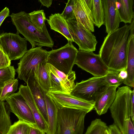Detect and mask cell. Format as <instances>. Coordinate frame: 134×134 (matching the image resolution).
Here are the masks:
<instances>
[{
  "label": "cell",
  "mask_w": 134,
  "mask_h": 134,
  "mask_svg": "<svg viewBox=\"0 0 134 134\" xmlns=\"http://www.w3.org/2000/svg\"><path fill=\"white\" fill-rule=\"evenodd\" d=\"M129 32V25L126 24L104 37L99 55L109 70L119 72L126 69L127 44Z\"/></svg>",
  "instance_id": "1"
},
{
  "label": "cell",
  "mask_w": 134,
  "mask_h": 134,
  "mask_svg": "<svg viewBox=\"0 0 134 134\" xmlns=\"http://www.w3.org/2000/svg\"><path fill=\"white\" fill-rule=\"evenodd\" d=\"M9 16L16 28V34L23 35L26 41L30 43L32 48L36 46L41 47H53L54 42L46 26L42 31L37 29L31 23L28 13L24 11L12 13Z\"/></svg>",
  "instance_id": "2"
},
{
  "label": "cell",
  "mask_w": 134,
  "mask_h": 134,
  "mask_svg": "<svg viewBox=\"0 0 134 134\" xmlns=\"http://www.w3.org/2000/svg\"><path fill=\"white\" fill-rule=\"evenodd\" d=\"M87 113L72 109H58L56 134H83Z\"/></svg>",
  "instance_id": "3"
},
{
  "label": "cell",
  "mask_w": 134,
  "mask_h": 134,
  "mask_svg": "<svg viewBox=\"0 0 134 134\" xmlns=\"http://www.w3.org/2000/svg\"><path fill=\"white\" fill-rule=\"evenodd\" d=\"M48 53L46 50L38 47L27 50L18 64L16 71L18 78L26 83L29 78L34 76L38 64L46 63Z\"/></svg>",
  "instance_id": "4"
},
{
  "label": "cell",
  "mask_w": 134,
  "mask_h": 134,
  "mask_svg": "<svg viewBox=\"0 0 134 134\" xmlns=\"http://www.w3.org/2000/svg\"><path fill=\"white\" fill-rule=\"evenodd\" d=\"M78 51L72 42L68 41L63 47L48 52L46 63L67 75L72 71Z\"/></svg>",
  "instance_id": "5"
},
{
  "label": "cell",
  "mask_w": 134,
  "mask_h": 134,
  "mask_svg": "<svg viewBox=\"0 0 134 134\" xmlns=\"http://www.w3.org/2000/svg\"><path fill=\"white\" fill-rule=\"evenodd\" d=\"M0 47L11 61L20 59L27 51L26 40L16 33L0 34Z\"/></svg>",
  "instance_id": "6"
},
{
  "label": "cell",
  "mask_w": 134,
  "mask_h": 134,
  "mask_svg": "<svg viewBox=\"0 0 134 134\" xmlns=\"http://www.w3.org/2000/svg\"><path fill=\"white\" fill-rule=\"evenodd\" d=\"M94 77L105 76L109 70L99 54L78 51L75 64Z\"/></svg>",
  "instance_id": "7"
},
{
  "label": "cell",
  "mask_w": 134,
  "mask_h": 134,
  "mask_svg": "<svg viewBox=\"0 0 134 134\" xmlns=\"http://www.w3.org/2000/svg\"><path fill=\"white\" fill-rule=\"evenodd\" d=\"M105 85V76H94L76 82L70 94L84 100L94 101L97 93Z\"/></svg>",
  "instance_id": "8"
},
{
  "label": "cell",
  "mask_w": 134,
  "mask_h": 134,
  "mask_svg": "<svg viewBox=\"0 0 134 134\" xmlns=\"http://www.w3.org/2000/svg\"><path fill=\"white\" fill-rule=\"evenodd\" d=\"M67 22L74 42L78 46L79 51H95L97 43L95 36L78 23L75 19Z\"/></svg>",
  "instance_id": "9"
},
{
  "label": "cell",
  "mask_w": 134,
  "mask_h": 134,
  "mask_svg": "<svg viewBox=\"0 0 134 134\" xmlns=\"http://www.w3.org/2000/svg\"><path fill=\"white\" fill-rule=\"evenodd\" d=\"M46 94L53 100L58 109L67 108L82 110L87 113L94 108V101H88L70 94L48 92Z\"/></svg>",
  "instance_id": "10"
},
{
  "label": "cell",
  "mask_w": 134,
  "mask_h": 134,
  "mask_svg": "<svg viewBox=\"0 0 134 134\" xmlns=\"http://www.w3.org/2000/svg\"><path fill=\"white\" fill-rule=\"evenodd\" d=\"M11 112L13 113L19 120L36 125V123L31 109L26 101L19 92L11 95L5 99Z\"/></svg>",
  "instance_id": "11"
},
{
  "label": "cell",
  "mask_w": 134,
  "mask_h": 134,
  "mask_svg": "<svg viewBox=\"0 0 134 134\" xmlns=\"http://www.w3.org/2000/svg\"><path fill=\"white\" fill-rule=\"evenodd\" d=\"M118 87L104 86L97 93L94 109L98 115H101L107 113L115 99Z\"/></svg>",
  "instance_id": "12"
},
{
  "label": "cell",
  "mask_w": 134,
  "mask_h": 134,
  "mask_svg": "<svg viewBox=\"0 0 134 134\" xmlns=\"http://www.w3.org/2000/svg\"><path fill=\"white\" fill-rule=\"evenodd\" d=\"M74 12L75 19L78 23L91 32L94 31L91 11L85 0H76Z\"/></svg>",
  "instance_id": "13"
},
{
  "label": "cell",
  "mask_w": 134,
  "mask_h": 134,
  "mask_svg": "<svg viewBox=\"0 0 134 134\" xmlns=\"http://www.w3.org/2000/svg\"><path fill=\"white\" fill-rule=\"evenodd\" d=\"M106 32L108 34L119 28L120 20L116 0H102Z\"/></svg>",
  "instance_id": "14"
},
{
  "label": "cell",
  "mask_w": 134,
  "mask_h": 134,
  "mask_svg": "<svg viewBox=\"0 0 134 134\" xmlns=\"http://www.w3.org/2000/svg\"><path fill=\"white\" fill-rule=\"evenodd\" d=\"M18 92L24 98L30 108L36 126L46 133L48 129V124L37 106L29 87L27 86L21 85Z\"/></svg>",
  "instance_id": "15"
},
{
  "label": "cell",
  "mask_w": 134,
  "mask_h": 134,
  "mask_svg": "<svg viewBox=\"0 0 134 134\" xmlns=\"http://www.w3.org/2000/svg\"><path fill=\"white\" fill-rule=\"evenodd\" d=\"M26 83L37 106L48 124V119L45 98L46 92L39 85L34 76L29 78Z\"/></svg>",
  "instance_id": "16"
},
{
  "label": "cell",
  "mask_w": 134,
  "mask_h": 134,
  "mask_svg": "<svg viewBox=\"0 0 134 134\" xmlns=\"http://www.w3.org/2000/svg\"><path fill=\"white\" fill-rule=\"evenodd\" d=\"M127 61L126 69L127 77L123 83L126 86H134V34L130 33L127 44Z\"/></svg>",
  "instance_id": "17"
},
{
  "label": "cell",
  "mask_w": 134,
  "mask_h": 134,
  "mask_svg": "<svg viewBox=\"0 0 134 134\" xmlns=\"http://www.w3.org/2000/svg\"><path fill=\"white\" fill-rule=\"evenodd\" d=\"M46 20L51 29L62 34L68 41L74 42L67 22L60 14H52Z\"/></svg>",
  "instance_id": "18"
},
{
  "label": "cell",
  "mask_w": 134,
  "mask_h": 134,
  "mask_svg": "<svg viewBox=\"0 0 134 134\" xmlns=\"http://www.w3.org/2000/svg\"><path fill=\"white\" fill-rule=\"evenodd\" d=\"M48 119V130L46 134H56L58 122V108L52 99L45 94Z\"/></svg>",
  "instance_id": "19"
},
{
  "label": "cell",
  "mask_w": 134,
  "mask_h": 134,
  "mask_svg": "<svg viewBox=\"0 0 134 134\" xmlns=\"http://www.w3.org/2000/svg\"><path fill=\"white\" fill-rule=\"evenodd\" d=\"M90 8L95 25L99 28L105 23L104 13L102 0H85Z\"/></svg>",
  "instance_id": "20"
},
{
  "label": "cell",
  "mask_w": 134,
  "mask_h": 134,
  "mask_svg": "<svg viewBox=\"0 0 134 134\" xmlns=\"http://www.w3.org/2000/svg\"><path fill=\"white\" fill-rule=\"evenodd\" d=\"M121 22L130 24L134 18L133 0H116Z\"/></svg>",
  "instance_id": "21"
},
{
  "label": "cell",
  "mask_w": 134,
  "mask_h": 134,
  "mask_svg": "<svg viewBox=\"0 0 134 134\" xmlns=\"http://www.w3.org/2000/svg\"><path fill=\"white\" fill-rule=\"evenodd\" d=\"M47 68L50 70L64 84L69 92L70 93L75 86L76 79L75 71H72L67 75L61 72L50 64L46 63Z\"/></svg>",
  "instance_id": "22"
},
{
  "label": "cell",
  "mask_w": 134,
  "mask_h": 134,
  "mask_svg": "<svg viewBox=\"0 0 134 134\" xmlns=\"http://www.w3.org/2000/svg\"><path fill=\"white\" fill-rule=\"evenodd\" d=\"M10 110L7 102L0 100V133L6 134L12 125Z\"/></svg>",
  "instance_id": "23"
},
{
  "label": "cell",
  "mask_w": 134,
  "mask_h": 134,
  "mask_svg": "<svg viewBox=\"0 0 134 134\" xmlns=\"http://www.w3.org/2000/svg\"><path fill=\"white\" fill-rule=\"evenodd\" d=\"M46 63H41L38 64L34 76L41 87L47 93L49 91L50 82Z\"/></svg>",
  "instance_id": "24"
},
{
  "label": "cell",
  "mask_w": 134,
  "mask_h": 134,
  "mask_svg": "<svg viewBox=\"0 0 134 134\" xmlns=\"http://www.w3.org/2000/svg\"><path fill=\"white\" fill-rule=\"evenodd\" d=\"M28 14L32 24L37 29L42 31L46 26L44 22L47 19L44 10L34 11Z\"/></svg>",
  "instance_id": "25"
},
{
  "label": "cell",
  "mask_w": 134,
  "mask_h": 134,
  "mask_svg": "<svg viewBox=\"0 0 134 134\" xmlns=\"http://www.w3.org/2000/svg\"><path fill=\"white\" fill-rule=\"evenodd\" d=\"M46 68L49 75L50 82L49 92L70 94L64 84L50 70L47 68Z\"/></svg>",
  "instance_id": "26"
},
{
  "label": "cell",
  "mask_w": 134,
  "mask_h": 134,
  "mask_svg": "<svg viewBox=\"0 0 134 134\" xmlns=\"http://www.w3.org/2000/svg\"><path fill=\"white\" fill-rule=\"evenodd\" d=\"M31 125L19 120L11 125L6 134H29Z\"/></svg>",
  "instance_id": "27"
},
{
  "label": "cell",
  "mask_w": 134,
  "mask_h": 134,
  "mask_svg": "<svg viewBox=\"0 0 134 134\" xmlns=\"http://www.w3.org/2000/svg\"><path fill=\"white\" fill-rule=\"evenodd\" d=\"M15 72L14 66L11 65L0 69V88L15 79Z\"/></svg>",
  "instance_id": "28"
},
{
  "label": "cell",
  "mask_w": 134,
  "mask_h": 134,
  "mask_svg": "<svg viewBox=\"0 0 134 134\" xmlns=\"http://www.w3.org/2000/svg\"><path fill=\"white\" fill-rule=\"evenodd\" d=\"M108 126L105 122L99 119L92 121L85 134H103Z\"/></svg>",
  "instance_id": "29"
},
{
  "label": "cell",
  "mask_w": 134,
  "mask_h": 134,
  "mask_svg": "<svg viewBox=\"0 0 134 134\" xmlns=\"http://www.w3.org/2000/svg\"><path fill=\"white\" fill-rule=\"evenodd\" d=\"M18 81L16 79L5 84L2 87L0 95V100L4 101L6 98L15 93L18 88Z\"/></svg>",
  "instance_id": "30"
},
{
  "label": "cell",
  "mask_w": 134,
  "mask_h": 134,
  "mask_svg": "<svg viewBox=\"0 0 134 134\" xmlns=\"http://www.w3.org/2000/svg\"><path fill=\"white\" fill-rule=\"evenodd\" d=\"M119 72L109 70L105 76V86H116L118 87L123 82L124 80L119 77Z\"/></svg>",
  "instance_id": "31"
},
{
  "label": "cell",
  "mask_w": 134,
  "mask_h": 134,
  "mask_svg": "<svg viewBox=\"0 0 134 134\" xmlns=\"http://www.w3.org/2000/svg\"><path fill=\"white\" fill-rule=\"evenodd\" d=\"M76 0L68 1L64 10L61 14L67 21L75 19L74 9Z\"/></svg>",
  "instance_id": "32"
},
{
  "label": "cell",
  "mask_w": 134,
  "mask_h": 134,
  "mask_svg": "<svg viewBox=\"0 0 134 134\" xmlns=\"http://www.w3.org/2000/svg\"><path fill=\"white\" fill-rule=\"evenodd\" d=\"M11 64V61L0 48V69L9 66Z\"/></svg>",
  "instance_id": "33"
},
{
  "label": "cell",
  "mask_w": 134,
  "mask_h": 134,
  "mask_svg": "<svg viewBox=\"0 0 134 134\" xmlns=\"http://www.w3.org/2000/svg\"><path fill=\"white\" fill-rule=\"evenodd\" d=\"M9 10L7 7L0 12V22L2 23L4 20L7 17L9 16Z\"/></svg>",
  "instance_id": "34"
},
{
  "label": "cell",
  "mask_w": 134,
  "mask_h": 134,
  "mask_svg": "<svg viewBox=\"0 0 134 134\" xmlns=\"http://www.w3.org/2000/svg\"><path fill=\"white\" fill-rule=\"evenodd\" d=\"M107 130L109 134H122V133L116 126L114 123L108 127Z\"/></svg>",
  "instance_id": "35"
},
{
  "label": "cell",
  "mask_w": 134,
  "mask_h": 134,
  "mask_svg": "<svg viewBox=\"0 0 134 134\" xmlns=\"http://www.w3.org/2000/svg\"><path fill=\"white\" fill-rule=\"evenodd\" d=\"M29 134H46V133L38 128L36 126L31 125Z\"/></svg>",
  "instance_id": "36"
},
{
  "label": "cell",
  "mask_w": 134,
  "mask_h": 134,
  "mask_svg": "<svg viewBox=\"0 0 134 134\" xmlns=\"http://www.w3.org/2000/svg\"><path fill=\"white\" fill-rule=\"evenodd\" d=\"M131 117L133 123L134 124V90H132L131 98Z\"/></svg>",
  "instance_id": "37"
},
{
  "label": "cell",
  "mask_w": 134,
  "mask_h": 134,
  "mask_svg": "<svg viewBox=\"0 0 134 134\" xmlns=\"http://www.w3.org/2000/svg\"><path fill=\"white\" fill-rule=\"evenodd\" d=\"M38 1L44 6L47 8L50 7L52 3V0H39Z\"/></svg>",
  "instance_id": "38"
},
{
  "label": "cell",
  "mask_w": 134,
  "mask_h": 134,
  "mask_svg": "<svg viewBox=\"0 0 134 134\" xmlns=\"http://www.w3.org/2000/svg\"><path fill=\"white\" fill-rule=\"evenodd\" d=\"M119 77L121 79L124 80L127 77V73L126 69L120 71L118 75Z\"/></svg>",
  "instance_id": "39"
},
{
  "label": "cell",
  "mask_w": 134,
  "mask_h": 134,
  "mask_svg": "<svg viewBox=\"0 0 134 134\" xmlns=\"http://www.w3.org/2000/svg\"><path fill=\"white\" fill-rule=\"evenodd\" d=\"M103 134H109L107 129L105 130L104 131Z\"/></svg>",
  "instance_id": "40"
},
{
  "label": "cell",
  "mask_w": 134,
  "mask_h": 134,
  "mask_svg": "<svg viewBox=\"0 0 134 134\" xmlns=\"http://www.w3.org/2000/svg\"><path fill=\"white\" fill-rule=\"evenodd\" d=\"M2 88V87L0 88V95L1 92V91Z\"/></svg>",
  "instance_id": "41"
},
{
  "label": "cell",
  "mask_w": 134,
  "mask_h": 134,
  "mask_svg": "<svg viewBox=\"0 0 134 134\" xmlns=\"http://www.w3.org/2000/svg\"><path fill=\"white\" fill-rule=\"evenodd\" d=\"M2 24V23H1V22H0V27L1 26V25Z\"/></svg>",
  "instance_id": "42"
},
{
  "label": "cell",
  "mask_w": 134,
  "mask_h": 134,
  "mask_svg": "<svg viewBox=\"0 0 134 134\" xmlns=\"http://www.w3.org/2000/svg\"></svg>",
  "instance_id": "43"
},
{
  "label": "cell",
  "mask_w": 134,
  "mask_h": 134,
  "mask_svg": "<svg viewBox=\"0 0 134 134\" xmlns=\"http://www.w3.org/2000/svg\"><path fill=\"white\" fill-rule=\"evenodd\" d=\"M0 134H1L0 133Z\"/></svg>",
  "instance_id": "44"
}]
</instances>
